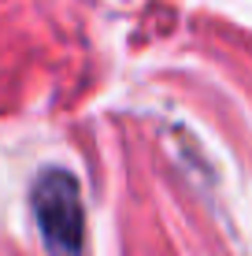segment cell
<instances>
[{
	"label": "cell",
	"instance_id": "6da1fadb",
	"mask_svg": "<svg viewBox=\"0 0 252 256\" xmlns=\"http://www.w3.org/2000/svg\"><path fill=\"white\" fill-rule=\"evenodd\" d=\"M30 204H33L37 230L52 256H82L85 212L71 171H41L30 190Z\"/></svg>",
	"mask_w": 252,
	"mask_h": 256
}]
</instances>
